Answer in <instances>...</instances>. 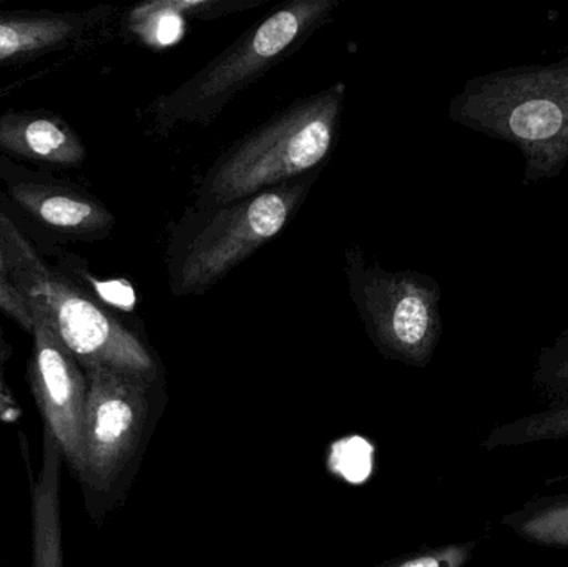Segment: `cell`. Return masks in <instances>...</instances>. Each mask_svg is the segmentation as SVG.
Here are the masks:
<instances>
[{"instance_id":"obj_18","label":"cell","mask_w":568,"mask_h":567,"mask_svg":"<svg viewBox=\"0 0 568 567\" xmlns=\"http://www.w3.org/2000/svg\"><path fill=\"white\" fill-rule=\"evenodd\" d=\"M0 310L13 322L19 323L23 330L33 333L36 318H33L32 308L20 295L19 290L2 275H0Z\"/></svg>"},{"instance_id":"obj_1","label":"cell","mask_w":568,"mask_h":567,"mask_svg":"<svg viewBox=\"0 0 568 567\" xmlns=\"http://www.w3.org/2000/svg\"><path fill=\"white\" fill-rule=\"evenodd\" d=\"M447 113L464 129L519 149L526 185L557 179L568 165V57L474 77Z\"/></svg>"},{"instance_id":"obj_12","label":"cell","mask_w":568,"mask_h":567,"mask_svg":"<svg viewBox=\"0 0 568 567\" xmlns=\"http://www.w3.org/2000/svg\"><path fill=\"white\" fill-rule=\"evenodd\" d=\"M75 30L72 17H0V62L52 49Z\"/></svg>"},{"instance_id":"obj_7","label":"cell","mask_w":568,"mask_h":567,"mask_svg":"<svg viewBox=\"0 0 568 567\" xmlns=\"http://www.w3.org/2000/svg\"><path fill=\"white\" fill-rule=\"evenodd\" d=\"M83 466L80 475L105 488L132 456L145 425L150 379L106 366H89Z\"/></svg>"},{"instance_id":"obj_22","label":"cell","mask_w":568,"mask_h":567,"mask_svg":"<svg viewBox=\"0 0 568 567\" xmlns=\"http://www.w3.org/2000/svg\"><path fill=\"white\" fill-rule=\"evenodd\" d=\"M2 348H3V343H2V338H0V355H2Z\"/></svg>"},{"instance_id":"obj_16","label":"cell","mask_w":568,"mask_h":567,"mask_svg":"<svg viewBox=\"0 0 568 567\" xmlns=\"http://www.w3.org/2000/svg\"><path fill=\"white\" fill-rule=\"evenodd\" d=\"M331 466L349 483H361L373 468V448L359 438H347L334 445Z\"/></svg>"},{"instance_id":"obj_19","label":"cell","mask_w":568,"mask_h":567,"mask_svg":"<svg viewBox=\"0 0 568 567\" xmlns=\"http://www.w3.org/2000/svg\"><path fill=\"white\" fill-rule=\"evenodd\" d=\"M17 416H19V408L3 383L0 382V422H13Z\"/></svg>"},{"instance_id":"obj_14","label":"cell","mask_w":568,"mask_h":567,"mask_svg":"<svg viewBox=\"0 0 568 567\" xmlns=\"http://www.w3.org/2000/svg\"><path fill=\"white\" fill-rule=\"evenodd\" d=\"M532 382L546 408L568 403V330L540 348Z\"/></svg>"},{"instance_id":"obj_10","label":"cell","mask_w":568,"mask_h":567,"mask_svg":"<svg viewBox=\"0 0 568 567\" xmlns=\"http://www.w3.org/2000/svg\"><path fill=\"white\" fill-rule=\"evenodd\" d=\"M17 202L52 229L73 233H97L113 225V216L93 200L55 192L42 185L13 189Z\"/></svg>"},{"instance_id":"obj_13","label":"cell","mask_w":568,"mask_h":567,"mask_svg":"<svg viewBox=\"0 0 568 567\" xmlns=\"http://www.w3.org/2000/svg\"><path fill=\"white\" fill-rule=\"evenodd\" d=\"M562 439H568V403L550 406L542 412L520 416L497 426L480 443V448L494 452V449L562 442Z\"/></svg>"},{"instance_id":"obj_9","label":"cell","mask_w":568,"mask_h":567,"mask_svg":"<svg viewBox=\"0 0 568 567\" xmlns=\"http://www.w3.org/2000/svg\"><path fill=\"white\" fill-rule=\"evenodd\" d=\"M0 150L53 165H79L85 149L62 120L36 113H10L0 119Z\"/></svg>"},{"instance_id":"obj_11","label":"cell","mask_w":568,"mask_h":567,"mask_svg":"<svg viewBox=\"0 0 568 567\" xmlns=\"http://www.w3.org/2000/svg\"><path fill=\"white\" fill-rule=\"evenodd\" d=\"M503 526L530 545L568 551V495L530 499L504 516Z\"/></svg>"},{"instance_id":"obj_20","label":"cell","mask_w":568,"mask_h":567,"mask_svg":"<svg viewBox=\"0 0 568 567\" xmlns=\"http://www.w3.org/2000/svg\"><path fill=\"white\" fill-rule=\"evenodd\" d=\"M0 275H2L3 279L9 280V266H7V260L6 255H3L2 249H0Z\"/></svg>"},{"instance_id":"obj_5","label":"cell","mask_w":568,"mask_h":567,"mask_svg":"<svg viewBox=\"0 0 568 567\" xmlns=\"http://www.w3.org/2000/svg\"><path fill=\"white\" fill-rule=\"evenodd\" d=\"M0 249L9 266L10 283L30 308L45 318L83 368L106 366L152 382L156 363L150 350L102 306L50 272L3 215Z\"/></svg>"},{"instance_id":"obj_8","label":"cell","mask_w":568,"mask_h":567,"mask_svg":"<svg viewBox=\"0 0 568 567\" xmlns=\"http://www.w3.org/2000/svg\"><path fill=\"white\" fill-rule=\"evenodd\" d=\"M32 386L47 432L70 465L82 472L87 376L42 315L32 310Z\"/></svg>"},{"instance_id":"obj_4","label":"cell","mask_w":568,"mask_h":567,"mask_svg":"<svg viewBox=\"0 0 568 567\" xmlns=\"http://www.w3.org/2000/svg\"><path fill=\"white\" fill-rule=\"evenodd\" d=\"M337 6L339 0H293L273 10L189 80L155 100V129L165 135L182 123L215 122L235 97L296 52Z\"/></svg>"},{"instance_id":"obj_3","label":"cell","mask_w":568,"mask_h":567,"mask_svg":"<svg viewBox=\"0 0 568 567\" xmlns=\"http://www.w3.org/2000/svg\"><path fill=\"white\" fill-rule=\"evenodd\" d=\"M323 170L248 199L190 206L166 246V273L175 296H196L276 239L297 215Z\"/></svg>"},{"instance_id":"obj_15","label":"cell","mask_w":568,"mask_h":567,"mask_svg":"<svg viewBox=\"0 0 568 567\" xmlns=\"http://www.w3.org/2000/svg\"><path fill=\"white\" fill-rule=\"evenodd\" d=\"M265 0H160L152 2L156 9L170 16H185L192 19H219V17L230 16V13L242 12V10L253 9L262 6Z\"/></svg>"},{"instance_id":"obj_17","label":"cell","mask_w":568,"mask_h":567,"mask_svg":"<svg viewBox=\"0 0 568 567\" xmlns=\"http://www.w3.org/2000/svg\"><path fill=\"white\" fill-rule=\"evenodd\" d=\"M477 541L457 543L394 559L383 567H464L473 559Z\"/></svg>"},{"instance_id":"obj_21","label":"cell","mask_w":568,"mask_h":567,"mask_svg":"<svg viewBox=\"0 0 568 567\" xmlns=\"http://www.w3.org/2000/svg\"><path fill=\"white\" fill-rule=\"evenodd\" d=\"M564 479H568V473H566V475H564V476H557V478L549 479V482H547V485H552V483L564 482Z\"/></svg>"},{"instance_id":"obj_2","label":"cell","mask_w":568,"mask_h":567,"mask_svg":"<svg viewBox=\"0 0 568 567\" xmlns=\"http://www.w3.org/2000/svg\"><path fill=\"white\" fill-rule=\"evenodd\" d=\"M346 97V82H334L240 136L206 170L193 205L248 199L323 170L339 139Z\"/></svg>"},{"instance_id":"obj_6","label":"cell","mask_w":568,"mask_h":567,"mask_svg":"<svg viewBox=\"0 0 568 567\" xmlns=\"http://www.w3.org/2000/svg\"><path fill=\"white\" fill-rule=\"evenodd\" d=\"M344 260L351 300L376 348L409 366L429 365L443 336L437 280L416 270L389 272L367 262L359 246Z\"/></svg>"}]
</instances>
